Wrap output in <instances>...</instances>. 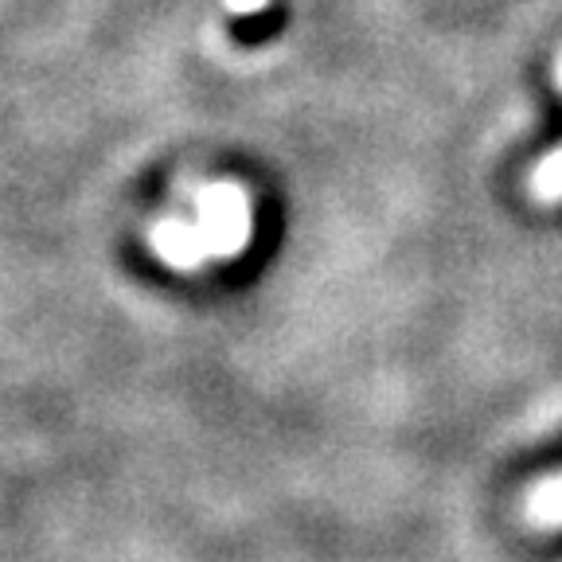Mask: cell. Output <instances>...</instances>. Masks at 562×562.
Instances as JSON below:
<instances>
[{
	"instance_id": "cell-1",
	"label": "cell",
	"mask_w": 562,
	"mask_h": 562,
	"mask_svg": "<svg viewBox=\"0 0 562 562\" xmlns=\"http://www.w3.org/2000/svg\"><path fill=\"white\" fill-rule=\"evenodd\" d=\"M554 75H559V87H562V52H559V59H554ZM536 195L539 200H559L562 195V149H554L551 157L539 165Z\"/></svg>"
},
{
	"instance_id": "cell-2",
	"label": "cell",
	"mask_w": 562,
	"mask_h": 562,
	"mask_svg": "<svg viewBox=\"0 0 562 562\" xmlns=\"http://www.w3.org/2000/svg\"><path fill=\"white\" fill-rule=\"evenodd\" d=\"M536 516L539 519H562V484H551V488L539 492Z\"/></svg>"
},
{
	"instance_id": "cell-3",
	"label": "cell",
	"mask_w": 562,
	"mask_h": 562,
	"mask_svg": "<svg viewBox=\"0 0 562 562\" xmlns=\"http://www.w3.org/2000/svg\"><path fill=\"white\" fill-rule=\"evenodd\" d=\"M270 0H227V9L235 12V16H250V12H262Z\"/></svg>"
}]
</instances>
